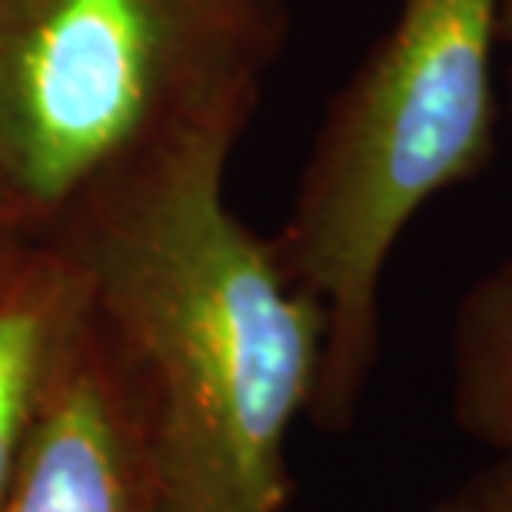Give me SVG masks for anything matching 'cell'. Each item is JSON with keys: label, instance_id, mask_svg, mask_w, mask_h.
I'll return each mask as SVG.
<instances>
[{"label": "cell", "instance_id": "obj_1", "mask_svg": "<svg viewBox=\"0 0 512 512\" xmlns=\"http://www.w3.org/2000/svg\"><path fill=\"white\" fill-rule=\"evenodd\" d=\"M237 140L203 133L47 230L137 389L173 512H286V439L323 366V306L227 203Z\"/></svg>", "mask_w": 512, "mask_h": 512}, {"label": "cell", "instance_id": "obj_2", "mask_svg": "<svg viewBox=\"0 0 512 512\" xmlns=\"http://www.w3.org/2000/svg\"><path fill=\"white\" fill-rule=\"evenodd\" d=\"M506 0H403L326 110L276 253L323 306L326 346L310 416L343 433L380 356L389 253L443 190L493 157L496 50Z\"/></svg>", "mask_w": 512, "mask_h": 512}, {"label": "cell", "instance_id": "obj_3", "mask_svg": "<svg viewBox=\"0 0 512 512\" xmlns=\"http://www.w3.org/2000/svg\"><path fill=\"white\" fill-rule=\"evenodd\" d=\"M283 0H0V197L47 233L100 183L247 127Z\"/></svg>", "mask_w": 512, "mask_h": 512}, {"label": "cell", "instance_id": "obj_4", "mask_svg": "<svg viewBox=\"0 0 512 512\" xmlns=\"http://www.w3.org/2000/svg\"><path fill=\"white\" fill-rule=\"evenodd\" d=\"M0 512H173L140 396L90 310L47 386Z\"/></svg>", "mask_w": 512, "mask_h": 512}, {"label": "cell", "instance_id": "obj_5", "mask_svg": "<svg viewBox=\"0 0 512 512\" xmlns=\"http://www.w3.org/2000/svg\"><path fill=\"white\" fill-rule=\"evenodd\" d=\"M84 320V280L54 237L24 233L0 247V499Z\"/></svg>", "mask_w": 512, "mask_h": 512}, {"label": "cell", "instance_id": "obj_6", "mask_svg": "<svg viewBox=\"0 0 512 512\" xmlns=\"http://www.w3.org/2000/svg\"><path fill=\"white\" fill-rule=\"evenodd\" d=\"M449 413L493 456L512 453V253L466 286L449 330Z\"/></svg>", "mask_w": 512, "mask_h": 512}, {"label": "cell", "instance_id": "obj_7", "mask_svg": "<svg viewBox=\"0 0 512 512\" xmlns=\"http://www.w3.org/2000/svg\"><path fill=\"white\" fill-rule=\"evenodd\" d=\"M423 512H512V453L473 469Z\"/></svg>", "mask_w": 512, "mask_h": 512}, {"label": "cell", "instance_id": "obj_8", "mask_svg": "<svg viewBox=\"0 0 512 512\" xmlns=\"http://www.w3.org/2000/svg\"><path fill=\"white\" fill-rule=\"evenodd\" d=\"M24 227H20V220L14 217V210L7 207L4 197H0V247H7L10 240H17V237H24Z\"/></svg>", "mask_w": 512, "mask_h": 512}, {"label": "cell", "instance_id": "obj_9", "mask_svg": "<svg viewBox=\"0 0 512 512\" xmlns=\"http://www.w3.org/2000/svg\"><path fill=\"white\" fill-rule=\"evenodd\" d=\"M512 37V0H506V7H503V40Z\"/></svg>", "mask_w": 512, "mask_h": 512}, {"label": "cell", "instance_id": "obj_10", "mask_svg": "<svg viewBox=\"0 0 512 512\" xmlns=\"http://www.w3.org/2000/svg\"><path fill=\"white\" fill-rule=\"evenodd\" d=\"M503 47L509 50V74L506 77H509V120H512V37L503 40Z\"/></svg>", "mask_w": 512, "mask_h": 512}]
</instances>
